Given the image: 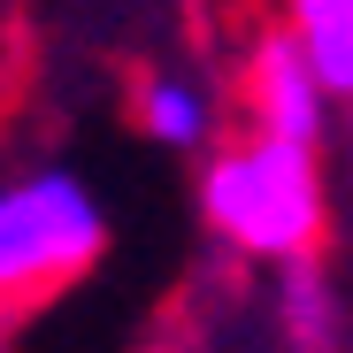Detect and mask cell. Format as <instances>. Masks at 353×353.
<instances>
[{
    "label": "cell",
    "mask_w": 353,
    "mask_h": 353,
    "mask_svg": "<svg viewBox=\"0 0 353 353\" xmlns=\"http://www.w3.org/2000/svg\"><path fill=\"white\" fill-rule=\"evenodd\" d=\"M323 215H330V185H323V154L307 146H276L246 131L239 146H215L200 161V223L239 261L261 269L315 261Z\"/></svg>",
    "instance_id": "6da1fadb"
},
{
    "label": "cell",
    "mask_w": 353,
    "mask_h": 353,
    "mask_svg": "<svg viewBox=\"0 0 353 353\" xmlns=\"http://www.w3.org/2000/svg\"><path fill=\"white\" fill-rule=\"evenodd\" d=\"M108 254V208L77 169L39 161L0 176V307H31Z\"/></svg>",
    "instance_id": "7a4b0ae2"
},
{
    "label": "cell",
    "mask_w": 353,
    "mask_h": 353,
    "mask_svg": "<svg viewBox=\"0 0 353 353\" xmlns=\"http://www.w3.org/2000/svg\"><path fill=\"white\" fill-rule=\"evenodd\" d=\"M239 108H246V131L276 139V146H307L323 154L330 131L345 123V108L330 100V85L315 77L307 46L292 39L284 23H261L239 54Z\"/></svg>",
    "instance_id": "3957f363"
},
{
    "label": "cell",
    "mask_w": 353,
    "mask_h": 353,
    "mask_svg": "<svg viewBox=\"0 0 353 353\" xmlns=\"http://www.w3.org/2000/svg\"><path fill=\"white\" fill-rule=\"evenodd\" d=\"M131 123L146 131V146L161 154H208L215 146V92L192 70H154L131 92Z\"/></svg>",
    "instance_id": "277c9868"
},
{
    "label": "cell",
    "mask_w": 353,
    "mask_h": 353,
    "mask_svg": "<svg viewBox=\"0 0 353 353\" xmlns=\"http://www.w3.org/2000/svg\"><path fill=\"white\" fill-rule=\"evenodd\" d=\"M276 23L307 46V62L330 85V100L353 108V0H284Z\"/></svg>",
    "instance_id": "5b68a950"
},
{
    "label": "cell",
    "mask_w": 353,
    "mask_h": 353,
    "mask_svg": "<svg viewBox=\"0 0 353 353\" xmlns=\"http://www.w3.org/2000/svg\"><path fill=\"white\" fill-rule=\"evenodd\" d=\"M276 323H284L292 353H338V292L315 261L276 269Z\"/></svg>",
    "instance_id": "8992f818"
},
{
    "label": "cell",
    "mask_w": 353,
    "mask_h": 353,
    "mask_svg": "<svg viewBox=\"0 0 353 353\" xmlns=\"http://www.w3.org/2000/svg\"><path fill=\"white\" fill-rule=\"evenodd\" d=\"M16 345V307H0V353Z\"/></svg>",
    "instance_id": "52a82bcc"
},
{
    "label": "cell",
    "mask_w": 353,
    "mask_h": 353,
    "mask_svg": "<svg viewBox=\"0 0 353 353\" xmlns=\"http://www.w3.org/2000/svg\"><path fill=\"white\" fill-rule=\"evenodd\" d=\"M345 139H353V108H345Z\"/></svg>",
    "instance_id": "ba28073f"
}]
</instances>
